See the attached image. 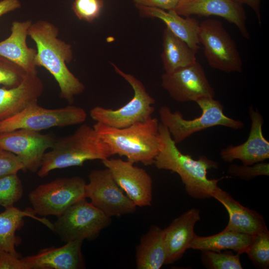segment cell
Returning a JSON list of instances; mask_svg holds the SVG:
<instances>
[{"mask_svg": "<svg viewBox=\"0 0 269 269\" xmlns=\"http://www.w3.org/2000/svg\"><path fill=\"white\" fill-rule=\"evenodd\" d=\"M58 28L46 20L32 23L28 33L35 42L36 66L45 68L53 76L60 88V96L69 103L81 94L85 86L68 68L73 57L71 45L58 38Z\"/></svg>", "mask_w": 269, "mask_h": 269, "instance_id": "obj_1", "label": "cell"}, {"mask_svg": "<svg viewBox=\"0 0 269 269\" xmlns=\"http://www.w3.org/2000/svg\"><path fill=\"white\" fill-rule=\"evenodd\" d=\"M161 139L159 151L153 164L158 169L170 170L180 177L187 193L192 198L205 199L212 195L218 186V182L224 177L210 179L207 171L218 168V163L205 155L194 159L191 155L182 153L176 146L168 129L159 124Z\"/></svg>", "mask_w": 269, "mask_h": 269, "instance_id": "obj_2", "label": "cell"}, {"mask_svg": "<svg viewBox=\"0 0 269 269\" xmlns=\"http://www.w3.org/2000/svg\"><path fill=\"white\" fill-rule=\"evenodd\" d=\"M159 123L155 118L124 128L111 127L96 122L93 128L107 144L112 155L125 156L133 163L153 164L161 145Z\"/></svg>", "mask_w": 269, "mask_h": 269, "instance_id": "obj_3", "label": "cell"}, {"mask_svg": "<svg viewBox=\"0 0 269 269\" xmlns=\"http://www.w3.org/2000/svg\"><path fill=\"white\" fill-rule=\"evenodd\" d=\"M112 155L93 127L84 124L72 134L55 140L51 150L45 153L37 175L44 177L56 169L82 166L86 161L102 160Z\"/></svg>", "mask_w": 269, "mask_h": 269, "instance_id": "obj_4", "label": "cell"}, {"mask_svg": "<svg viewBox=\"0 0 269 269\" xmlns=\"http://www.w3.org/2000/svg\"><path fill=\"white\" fill-rule=\"evenodd\" d=\"M195 102L201 109L202 114L194 119L186 120L180 112H172L165 106L161 107L158 111L161 123L168 129L176 144L181 143L194 133L216 126L234 130L244 127L243 122L226 116L222 104L214 98H203Z\"/></svg>", "mask_w": 269, "mask_h": 269, "instance_id": "obj_5", "label": "cell"}, {"mask_svg": "<svg viewBox=\"0 0 269 269\" xmlns=\"http://www.w3.org/2000/svg\"><path fill=\"white\" fill-rule=\"evenodd\" d=\"M111 64L115 71L131 86L134 96L128 103L116 110L95 107L90 112L91 117L96 122L119 129L147 121L154 111L152 105L155 104V100L140 80L123 71L115 64Z\"/></svg>", "mask_w": 269, "mask_h": 269, "instance_id": "obj_6", "label": "cell"}, {"mask_svg": "<svg viewBox=\"0 0 269 269\" xmlns=\"http://www.w3.org/2000/svg\"><path fill=\"white\" fill-rule=\"evenodd\" d=\"M86 184L78 176L58 178L38 185L29 193L28 200L36 214L58 217L86 198Z\"/></svg>", "mask_w": 269, "mask_h": 269, "instance_id": "obj_7", "label": "cell"}, {"mask_svg": "<svg viewBox=\"0 0 269 269\" xmlns=\"http://www.w3.org/2000/svg\"><path fill=\"white\" fill-rule=\"evenodd\" d=\"M111 218L83 198L70 207L53 224V231L61 240H93L109 226Z\"/></svg>", "mask_w": 269, "mask_h": 269, "instance_id": "obj_8", "label": "cell"}, {"mask_svg": "<svg viewBox=\"0 0 269 269\" xmlns=\"http://www.w3.org/2000/svg\"><path fill=\"white\" fill-rule=\"evenodd\" d=\"M198 39L210 66L226 73L242 72L243 61L234 40L218 20L199 23Z\"/></svg>", "mask_w": 269, "mask_h": 269, "instance_id": "obj_9", "label": "cell"}, {"mask_svg": "<svg viewBox=\"0 0 269 269\" xmlns=\"http://www.w3.org/2000/svg\"><path fill=\"white\" fill-rule=\"evenodd\" d=\"M86 118L85 111L80 107L68 106L51 109L36 103L13 116L0 121V133L21 129L39 132L53 127L80 124Z\"/></svg>", "mask_w": 269, "mask_h": 269, "instance_id": "obj_10", "label": "cell"}, {"mask_svg": "<svg viewBox=\"0 0 269 269\" xmlns=\"http://www.w3.org/2000/svg\"><path fill=\"white\" fill-rule=\"evenodd\" d=\"M86 184V198L107 216L119 217L135 212L136 206L118 185L108 168L95 169Z\"/></svg>", "mask_w": 269, "mask_h": 269, "instance_id": "obj_11", "label": "cell"}, {"mask_svg": "<svg viewBox=\"0 0 269 269\" xmlns=\"http://www.w3.org/2000/svg\"><path fill=\"white\" fill-rule=\"evenodd\" d=\"M55 140L50 134L21 129L0 133V147L18 156L24 164V170L35 172Z\"/></svg>", "mask_w": 269, "mask_h": 269, "instance_id": "obj_12", "label": "cell"}, {"mask_svg": "<svg viewBox=\"0 0 269 269\" xmlns=\"http://www.w3.org/2000/svg\"><path fill=\"white\" fill-rule=\"evenodd\" d=\"M161 79L162 88L179 102H196L203 98H214L215 96L204 69L197 61L172 72H165Z\"/></svg>", "mask_w": 269, "mask_h": 269, "instance_id": "obj_13", "label": "cell"}, {"mask_svg": "<svg viewBox=\"0 0 269 269\" xmlns=\"http://www.w3.org/2000/svg\"><path fill=\"white\" fill-rule=\"evenodd\" d=\"M108 168L122 190L140 207L151 205L152 200V180L143 168L134 163L120 158H108L102 160Z\"/></svg>", "mask_w": 269, "mask_h": 269, "instance_id": "obj_14", "label": "cell"}, {"mask_svg": "<svg viewBox=\"0 0 269 269\" xmlns=\"http://www.w3.org/2000/svg\"><path fill=\"white\" fill-rule=\"evenodd\" d=\"M184 17L215 15L235 24L242 36L250 38L246 25L247 15L242 4L235 0H187L179 1L174 10Z\"/></svg>", "mask_w": 269, "mask_h": 269, "instance_id": "obj_15", "label": "cell"}, {"mask_svg": "<svg viewBox=\"0 0 269 269\" xmlns=\"http://www.w3.org/2000/svg\"><path fill=\"white\" fill-rule=\"evenodd\" d=\"M251 130L247 140L238 145H229L220 152L222 159L228 162L240 160L243 165H253L269 158V142L264 136V119L258 110L249 108Z\"/></svg>", "mask_w": 269, "mask_h": 269, "instance_id": "obj_16", "label": "cell"}, {"mask_svg": "<svg viewBox=\"0 0 269 269\" xmlns=\"http://www.w3.org/2000/svg\"><path fill=\"white\" fill-rule=\"evenodd\" d=\"M83 241L65 243L60 247L41 249L35 255L22 258L29 269H81L85 267L82 253Z\"/></svg>", "mask_w": 269, "mask_h": 269, "instance_id": "obj_17", "label": "cell"}, {"mask_svg": "<svg viewBox=\"0 0 269 269\" xmlns=\"http://www.w3.org/2000/svg\"><path fill=\"white\" fill-rule=\"evenodd\" d=\"M200 220V210L193 208L174 219L163 230L166 249L165 265L180 260L189 249L196 235L194 226Z\"/></svg>", "mask_w": 269, "mask_h": 269, "instance_id": "obj_18", "label": "cell"}, {"mask_svg": "<svg viewBox=\"0 0 269 269\" xmlns=\"http://www.w3.org/2000/svg\"><path fill=\"white\" fill-rule=\"evenodd\" d=\"M44 85L37 74L27 73L17 86L0 88V121L13 116L37 103Z\"/></svg>", "mask_w": 269, "mask_h": 269, "instance_id": "obj_19", "label": "cell"}, {"mask_svg": "<svg viewBox=\"0 0 269 269\" xmlns=\"http://www.w3.org/2000/svg\"><path fill=\"white\" fill-rule=\"evenodd\" d=\"M212 196L224 206L229 214V220L225 229L252 235L268 230L262 215L242 205L218 186Z\"/></svg>", "mask_w": 269, "mask_h": 269, "instance_id": "obj_20", "label": "cell"}, {"mask_svg": "<svg viewBox=\"0 0 269 269\" xmlns=\"http://www.w3.org/2000/svg\"><path fill=\"white\" fill-rule=\"evenodd\" d=\"M32 23L30 20L13 21L10 35L0 41V55L17 64L27 73L37 74V50L28 47L26 43L28 30Z\"/></svg>", "mask_w": 269, "mask_h": 269, "instance_id": "obj_21", "label": "cell"}, {"mask_svg": "<svg viewBox=\"0 0 269 269\" xmlns=\"http://www.w3.org/2000/svg\"><path fill=\"white\" fill-rule=\"evenodd\" d=\"M142 16L156 18L164 22L174 34L183 40L196 53L200 44L198 39L199 21L191 17L179 15L174 10L137 5Z\"/></svg>", "mask_w": 269, "mask_h": 269, "instance_id": "obj_22", "label": "cell"}, {"mask_svg": "<svg viewBox=\"0 0 269 269\" xmlns=\"http://www.w3.org/2000/svg\"><path fill=\"white\" fill-rule=\"evenodd\" d=\"M32 208H27L22 211L14 206L5 208L0 213V251L9 252L21 257L15 247L21 243V239L16 235V232L20 230L24 224V218L29 217L45 224L51 230L53 229V224L46 219L36 216Z\"/></svg>", "mask_w": 269, "mask_h": 269, "instance_id": "obj_23", "label": "cell"}, {"mask_svg": "<svg viewBox=\"0 0 269 269\" xmlns=\"http://www.w3.org/2000/svg\"><path fill=\"white\" fill-rule=\"evenodd\" d=\"M135 258L137 269H159L164 265L166 249L163 229L154 225L149 228L136 248Z\"/></svg>", "mask_w": 269, "mask_h": 269, "instance_id": "obj_24", "label": "cell"}, {"mask_svg": "<svg viewBox=\"0 0 269 269\" xmlns=\"http://www.w3.org/2000/svg\"><path fill=\"white\" fill-rule=\"evenodd\" d=\"M253 237L252 235L224 229L220 233L210 236L201 237L195 235L189 249L217 252L232 250L241 255L246 253Z\"/></svg>", "mask_w": 269, "mask_h": 269, "instance_id": "obj_25", "label": "cell"}, {"mask_svg": "<svg viewBox=\"0 0 269 269\" xmlns=\"http://www.w3.org/2000/svg\"><path fill=\"white\" fill-rule=\"evenodd\" d=\"M162 47L161 58L166 73L172 72L197 61L196 53L166 27L162 34Z\"/></svg>", "mask_w": 269, "mask_h": 269, "instance_id": "obj_26", "label": "cell"}, {"mask_svg": "<svg viewBox=\"0 0 269 269\" xmlns=\"http://www.w3.org/2000/svg\"><path fill=\"white\" fill-rule=\"evenodd\" d=\"M203 265L209 269H242L240 255L232 252H217L208 250L201 251Z\"/></svg>", "mask_w": 269, "mask_h": 269, "instance_id": "obj_27", "label": "cell"}, {"mask_svg": "<svg viewBox=\"0 0 269 269\" xmlns=\"http://www.w3.org/2000/svg\"><path fill=\"white\" fill-rule=\"evenodd\" d=\"M257 268L269 267V231L266 230L254 235L246 253Z\"/></svg>", "mask_w": 269, "mask_h": 269, "instance_id": "obj_28", "label": "cell"}, {"mask_svg": "<svg viewBox=\"0 0 269 269\" xmlns=\"http://www.w3.org/2000/svg\"><path fill=\"white\" fill-rule=\"evenodd\" d=\"M23 194V185L17 173L0 177V206L4 208L13 206Z\"/></svg>", "mask_w": 269, "mask_h": 269, "instance_id": "obj_29", "label": "cell"}, {"mask_svg": "<svg viewBox=\"0 0 269 269\" xmlns=\"http://www.w3.org/2000/svg\"><path fill=\"white\" fill-rule=\"evenodd\" d=\"M27 73L20 66L0 55V85L11 88L19 85Z\"/></svg>", "mask_w": 269, "mask_h": 269, "instance_id": "obj_30", "label": "cell"}, {"mask_svg": "<svg viewBox=\"0 0 269 269\" xmlns=\"http://www.w3.org/2000/svg\"><path fill=\"white\" fill-rule=\"evenodd\" d=\"M104 5L103 0H74L72 9L80 20L91 23L100 16Z\"/></svg>", "mask_w": 269, "mask_h": 269, "instance_id": "obj_31", "label": "cell"}, {"mask_svg": "<svg viewBox=\"0 0 269 269\" xmlns=\"http://www.w3.org/2000/svg\"><path fill=\"white\" fill-rule=\"evenodd\" d=\"M227 172L231 176L249 180L259 176H269V164L264 161L250 165L233 164L229 165Z\"/></svg>", "mask_w": 269, "mask_h": 269, "instance_id": "obj_32", "label": "cell"}, {"mask_svg": "<svg viewBox=\"0 0 269 269\" xmlns=\"http://www.w3.org/2000/svg\"><path fill=\"white\" fill-rule=\"evenodd\" d=\"M24 169V164L18 156L0 147V177L16 174Z\"/></svg>", "mask_w": 269, "mask_h": 269, "instance_id": "obj_33", "label": "cell"}, {"mask_svg": "<svg viewBox=\"0 0 269 269\" xmlns=\"http://www.w3.org/2000/svg\"><path fill=\"white\" fill-rule=\"evenodd\" d=\"M0 269H29L22 257L0 251Z\"/></svg>", "mask_w": 269, "mask_h": 269, "instance_id": "obj_34", "label": "cell"}, {"mask_svg": "<svg viewBox=\"0 0 269 269\" xmlns=\"http://www.w3.org/2000/svg\"><path fill=\"white\" fill-rule=\"evenodd\" d=\"M134 1L136 6H145L166 10H174L179 0H134Z\"/></svg>", "mask_w": 269, "mask_h": 269, "instance_id": "obj_35", "label": "cell"}, {"mask_svg": "<svg viewBox=\"0 0 269 269\" xmlns=\"http://www.w3.org/2000/svg\"><path fill=\"white\" fill-rule=\"evenodd\" d=\"M20 7L19 0H2L0 1V17Z\"/></svg>", "mask_w": 269, "mask_h": 269, "instance_id": "obj_36", "label": "cell"}, {"mask_svg": "<svg viewBox=\"0 0 269 269\" xmlns=\"http://www.w3.org/2000/svg\"><path fill=\"white\" fill-rule=\"evenodd\" d=\"M241 4H245L250 6L255 12L259 24H261V0H235Z\"/></svg>", "mask_w": 269, "mask_h": 269, "instance_id": "obj_37", "label": "cell"}, {"mask_svg": "<svg viewBox=\"0 0 269 269\" xmlns=\"http://www.w3.org/2000/svg\"><path fill=\"white\" fill-rule=\"evenodd\" d=\"M185 0H179V2L181 1H185Z\"/></svg>", "mask_w": 269, "mask_h": 269, "instance_id": "obj_38", "label": "cell"}]
</instances>
